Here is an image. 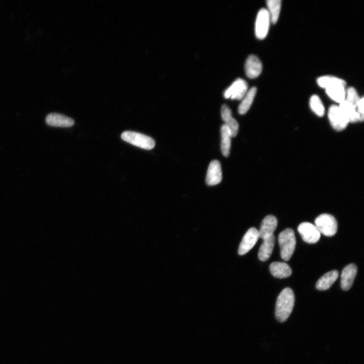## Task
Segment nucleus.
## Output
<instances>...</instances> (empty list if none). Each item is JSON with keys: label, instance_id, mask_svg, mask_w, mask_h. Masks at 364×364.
Instances as JSON below:
<instances>
[{"label": "nucleus", "instance_id": "1", "mask_svg": "<svg viewBox=\"0 0 364 364\" xmlns=\"http://www.w3.org/2000/svg\"><path fill=\"white\" fill-rule=\"evenodd\" d=\"M295 302L293 290L290 288L284 289L278 296L276 304L275 316L279 322L283 323L288 319L293 312Z\"/></svg>", "mask_w": 364, "mask_h": 364}, {"label": "nucleus", "instance_id": "2", "mask_svg": "<svg viewBox=\"0 0 364 364\" xmlns=\"http://www.w3.org/2000/svg\"><path fill=\"white\" fill-rule=\"evenodd\" d=\"M280 254L285 261H289L295 250L296 239L293 229L287 228L282 231L278 236Z\"/></svg>", "mask_w": 364, "mask_h": 364}, {"label": "nucleus", "instance_id": "3", "mask_svg": "<svg viewBox=\"0 0 364 364\" xmlns=\"http://www.w3.org/2000/svg\"><path fill=\"white\" fill-rule=\"evenodd\" d=\"M121 138L123 141L145 150H151L155 145V141L151 137L135 132H124Z\"/></svg>", "mask_w": 364, "mask_h": 364}, {"label": "nucleus", "instance_id": "4", "mask_svg": "<svg viewBox=\"0 0 364 364\" xmlns=\"http://www.w3.org/2000/svg\"><path fill=\"white\" fill-rule=\"evenodd\" d=\"M315 226L321 234L328 237L334 236L337 231L338 224L332 215L323 213L318 216L315 221Z\"/></svg>", "mask_w": 364, "mask_h": 364}, {"label": "nucleus", "instance_id": "5", "mask_svg": "<svg viewBox=\"0 0 364 364\" xmlns=\"http://www.w3.org/2000/svg\"><path fill=\"white\" fill-rule=\"evenodd\" d=\"M271 23L270 17L267 9H261L258 13L255 24V33L258 39L263 40L266 37Z\"/></svg>", "mask_w": 364, "mask_h": 364}, {"label": "nucleus", "instance_id": "6", "mask_svg": "<svg viewBox=\"0 0 364 364\" xmlns=\"http://www.w3.org/2000/svg\"><path fill=\"white\" fill-rule=\"evenodd\" d=\"M248 91V85L246 82L238 79L225 91L224 95L226 99L232 100H242Z\"/></svg>", "mask_w": 364, "mask_h": 364}, {"label": "nucleus", "instance_id": "7", "mask_svg": "<svg viewBox=\"0 0 364 364\" xmlns=\"http://www.w3.org/2000/svg\"><path fill=\"white\" fill-rule=\"evenodd\" d=\"M298 230L303 241L307 243H316L321 238V233L317 228L310 223H302L299 226Z\"/></svg>", "mask_w": 364, "mask_h": 364}, {"label": "nucleus", "instance_id": "8", "mask_svg": "<svg viewBox=\"0 0 364 364\" xmlns=\"http://www.w3.org/2000/svg\"><path fill=\"white\" fill-rule=\"evenodd\" d=\"M329 117L332 125L337 131L344 130L349 123L338 106L334 105L330 107Z\"/></svg>", "mask_w": 364, "mask_h": 364}, {"label": "nucleus", "instance_id": "9", "mask_svg": "<svg viewBox=\"0 0 364 364\" xmlns=\"http://www.w3.org/2000/svg\"><path fill=\"white\" fill-rule=\"evenodd\" d=\"M259 238V231L255 228H250L244 235L240 244L239 254L243 256L249 252L256 244Z\"/></svg>", "mask_w": 364, "mask_h": 364}, {"label": "nucleus", "instance_id": "10", "mask_svg": "<svg viewBox=\"0 0 364 364\" xmlns=\"http://www.w3.org/2000/svg\"><path fill=\"white\" fill-rule=\"evenodd\" d=\"M222 180V172L221 164L216 160L212 161L209 165L206 183L209 186H214L221 183Z\"/></svg>", "mask_w": 364, "mask_h": 364}, {"label": "nucleus", "instance_id": "11", "mask_svg": "<svg viewBox=\"0 0 364 364\" xmlns=\"http://www.w3.org/2000/svg\"><path fill=\"white\" fill-rule=\"evenodd\" d=\"M262 69V63L257 57L254 55L248 57L245 64V74L248 78H257L261 75Z\"/></svg>", "mask_w": 364, "mask_h": 364}, {"label": "nucleus", "instance_id": "12", "mask_svg": "<svg viewBox=\"0 0 364 364\" xmlns=\"http://www.w3.org/2000/svg\"><path fill=\"white\" fill-rule=\"evenodd\" d=\"M357 273V267L351 264L345 267L341 275V287L344 291H348L352 287Z\"/></svg>", "mask_w": 364, "mask_h": 364}, {"label": "nucleus", "instance_id": "13", "mask_svg": "<svg viewBox=\"0 0 364 364\" xmlns=\"http://www.w3.org/2000/svg\"><path fill=\"white\" fill-rule=\"evenodd\" d=\"M277 218L273 215H269L263 220L260 230V238L265 240L273 235L277 227Z\"/></svg>", "mask_w": 364, "mask_h": 364}, {"label": "nucleus", "instance_id": "14", "mask_svg": "<svg viewBox=\"0 0 364 364\" xmlns=\"http://www.w3.org/2000/svg\"><path fill=\"white\" fill-rule=\"evenodd\" d=\"M45 121L48 125L54 127H69L75 124L74 120L58 113L49 114Z\"/></svg>", "mask_w": 364, "mask_h": 364}, {"label": "nucleus", "instance_id": "15", "mask_svg": "<svg viewBox=\"0 0 364 364\" xmlns=\"http://www.w3.org/2000/svg\"><path fill=\"white\" fill-rule=\"evenodd\" d=\"M270 271L273 276L280 279L289 277L292 274L289 266L282 262L272 263L270 266Z\"/></svg>", "mask_w": 364, "mask_h": 364}, {"label": "nucleus", "instance_id": "16", "mask_svg": "<svg viewBox=\"0 0 364 364\" xmlns=\"http://www.w3.org/2000/svg\"><path fill=\"white\" fill-rule=\"evenodd\" d=\"M275 243V238L274 235L270 238L263 240L258 253V258L262 262L267 261L271 256Z\"/></svg>", "mask_w": 364, "mask_h": 364}, {"label": "nucleus", "instance_id": "17", "mask_svg": "<svg viewBox=\"0 0 364 364\" xmlns=\"http://www.w3.org/2000/svg\"><path fill=\"white\" fill-rule=\"evenodd\" d=\"M339 276L337 270L331 271L326 273L317 281L316 287L319 290H326L331 288Z\"/></svg>", "mask_w": 364, "mask_h": 364}, {"label": "nucleus", "instance_id": "18", "mask_svg": "<svg viewBox=\"0 0 364 364\" xmlns=\"http://www.w3.org/2000/svg\"><path fill=\"white\" fill-rule=\"evenodd\" d=\"M345 85L336 84L325 89L326 92L334 101L340 104L345 99L346 91Z\"/></svg>", "mask_w": 364, "mask_h": 364}, {"label": "nucleus", "instance_id": "19", "mask_svg": "<svg viewBox=\"0 0 364 364\" xmlns=\"http://www.w3.org/2000/svg\"><path fill=\"white\" fill-rule=\"evenodd\" d=\"M341 111L349 120V122L361 121L360 117L357 111L356 108L344 100L338 106Z\"/></svg>", "mask_w": 364, "mask_h": 364}, {"label": "nucleus", "instance_id": "20", "mask_svg": "<svg viewBox=\"0 0 364 364\" xmlns=\"http://www.w3.org/2000/svg\"><path fill=\"white\" fill-rule=\"evenodd\" d=\"M257 92L256 87H252L249 90L242 99L239 107V113L243 115L247 113L250 108Z\"/></svg>", "mask_w": 364, "mask_h": 364}, {"label": "nucleus", "instance_id": "21", "mask_svg": "<svg viewBox=\"0 0 364 364\" xmlns=\"http://www.w3.org/2000/svg\"><path fill=\"white\" fill-rule=\"evenodd\" d=\"M281 0H268L267 1V9L271 19V22L273 24L277 22L281 9Z\"/></svg>", "mask_w": 364, "mask_h": 364}, {"label": "nucleus", "instance_id": "22", "mask_svg": "<svg viewBox=\"0 0 364 364\" xmlns=\"http://www.w3.org/2000/svg\"><path fill=\"white\" fill-rule=\"evenodd\" d=\"M221 152L223 155L227 157L230 154L231 145V135L228 127L224 124L221 129Z\"/></svg>", "mask_w": 364, "mask_h": 364}, {"label": "nucleus", "instance_id": "23", "mask_svg": "<svg viewBox=\"0 0 364 364\" xmlns=\"http://www.w3.org/2000/svg\"><path fill=\"white\" fill-rule=\"evenodd\" d=\"M317 82L320 87L324 89L336 84L346 85V82L343 80L331 76L321 77L318 79Z\"/></svg>", "mask_w": 364, "mask_h": 364}, {"label": "nucleus", "instance_id": "24", "mask_svg": "<svg viewBox=\"0 0 364 364\" xmlns=\"http://www.w3.org/2000/svg\"><path fill=\"white\" fill-rule=\"evenodd\" d=\"M309 106L312 111L318 117H322L325 114V108L320 98L316 95L309 100Z\"/></svg>", "mask_w": 364, "mask_h": 364}, {"label": "nucleus", "instance_id": "25", "mask_svg": "<svg viewBox=\"0 0 364 364\" xmlns=\"http://www.w3.org/2000/svg\"><path fill=\"white\" fill-rule=\"evenodd\" d=\"M360 100L357 91L353 87H350L346 91L345 101L356 108L357 105Z\"/></svg>", "mask_w": 364, "mask_h": 364}, {"label": "nucleus", "instance_id": "26", "mask_svg": "<svg viewBox=\"0 0 364 364\" xmlns=\"http://www.w3.org/2000/svg\"><path fill=\"white\" fill-rule=\"evenodd\" d=\"M225 125L228 127L232 137L238 135L239 130V124L235 119L232 118L230 121L225 123Z\"/></svg>", "mask_w": 364, "mask_h": 364}, {"label": "nucleus", "instance_id": "27", "mask_svg": "<svg viewBox=\"0 0 364 364\" xmlns=\"http://www.w3.org/2000/svg\"><path fill=\"white\" fill-rule=\"evenodd\" d=\"M221 117L225 123L230 121L233 118L231 110L227 105L224 104L222 106L221 109Z\"/></svg>", "mask_w": 364, "mask_h": 364}, {"label": "nucleus", "instance_id": "28", "mask_svg": "<svg viewBox=\"0 0 364 364\" xmlns=\"http://www.w3.org/2000/svg\"><path fill=\"white\" fill-rule=\"evenodd\" d=\"M364 98H360L356 107L357 111L360 117L361 121H363L364 118Z\"/></svg>", "mask_w": 364, "mask_h": 364}]
</instances>
